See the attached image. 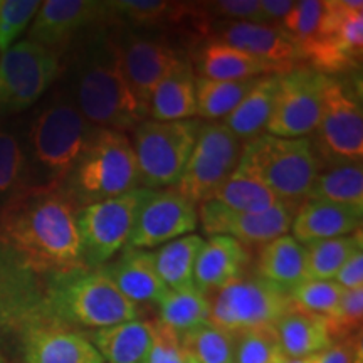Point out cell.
I'll return each mask as SVG.
<instances>
[{"label":"cell","instance_id":"obj_1","mask_svg":"<svg viewBox=\"0 0 363 363\" xmlns=\"http://www.w3.org/2000/svg\"><path fill=\"white\" fill-rule=\"evenodd\" d=\"M76 214L78 207L62 187H27L0 217V242L38 274L81 267Z\"/></svg>","mask_w":363,"mask_h":363},{"label":"cell","instance_id":"obj_2","mask_svg":"<svg viewBox=\"0 0 363 363\" xmlns=\"http://www.w3.org/2000/svg\"><path fill=\"white\" fill-rule=\"evenodd\" d=\"M74 104L84 120L99 130L125 133L148 116L147 106L125 78L111 35H99L81 59Z\"/></svg>","mask_w":363,"mask_h":363},{"label":"cell","instance_id":"obj_3","mask_svg":"<svg viewBox=\"0 0 363 363\" xmlns=\"http://www.w3.org/2000/svg\"><path fill=\"white\" fill-rule=\"evenodd\" d=\"M94 130L72 101L57 99L49 104L30 126L29 153H26L27 185L62 187Z\"/></svg>","mask_w":363,"mask_h":363},{"label":"cell","instance_id":"obj_4","mask_svg":"<svg viewBox=\"0 0 363 363\" xmlns=\"http://www.w3.org/2000/svg\"><path fill=\"white\" fill-rule=\"evenodd\" d=\"M321 167L311 138H281L261 135L242 143L239 174L269 189L281 202L298 211L308 199Z\"/></svg>","mask_w":363,"mask_h":363},{"label":"cell","instance_id":"obj_5","mask_svg":"<svg viewBox=\"0 0 363 363\" xmlns=\"http://www.w3.org/2000/svg\"><path fill=\"white\" fill-rule=\"evenodd\" d=\"M45 308L61 321L94 330L138 316V306L121 294L103 267L81 266L49 274Z\"/></svg>","mask_w":363,"mask_h":363},{"label":"cell","instance_id":"obj_6","mask_svg":"<svg viewBox=\"0 0 363 363\" xmlns=\"http://www.w3.org/2000/svg\"><path fill=\"white\" fill-rule=\"evenodd\" d=\"M138 187V165L131 140L121 131L99 128L91 135L79 162L62 185L78 211Z\"/></svg>","mask_w":363,"mask_h":363},{"label":"cell","instance_id":"obj_7","mask_svg":"<svg viewBox=\"0 0 363 363\" xmlns=\"http://www.w3.org/2000/svg\"><path fill=\"white\" fill-rule=\"evenodd\" d=\"M202 121L145 120L133 130V150L140 187L160 190L175 187L197 142Z\"/></svg>","mask_w":363,"mask_h":363},{"label":"cell","instance_id":"obj_8","mask_svg":"<svg viewBox=\"0 0 363 363\" xmlns=\"http://www.w3.org/2000/svg\"><path fill=\"white\" fill-rule=\"evenodd\" d=\"M150 190L138 187L120 197L91 203L76 214L81 262L89 269L103 267L128 246L130 235Z\"/></svg>","mask_w":363,"mask_h":363},{"label":"cell","instance_id":"obj_9","mask_svg":"<svg viewBox=\"0 0 363 363\" xmlns=\"http://www.w3.org/2000/svg\"><path fill=\"white\" fill-rule=\"evenodd\" d=\"M207 298L211 305L208 321L233 335L272 328L293 306L288 291L259 276H242Z\"/></svg>","mask_w":363,"mask_h":363},{"label":"cell","instance_id":"obj_10","mask_svg":"<svg viewBox=\"0 0 363 363\" xmlns=\"http://www.w3.org/2000/svg\"><path fill=\"white\" fill-rule=\"evenodd\" d=\"M311 140L321 160L362 162L363 110L360 88L352 81L328 76L320 120Z\"/></svg>","mask_w":363,"mask_h":363},{"label":"cell","instance_id":"obj_11","mask_svg":"<svg viewBox=\"0 0 363 363\" xmlns=\"http://www.w3.org/2000/svg\"><path fill=\"white\" fill-rule=\"evenodd\" d=\"M363 54V2L323 0L318 33L305 49V62L326 76L357 69Z\"/></svg>","mask_w":363,"mask_h":363},{"label":"cell","instance_id":"obj_12","mask_svg":"<svg viewBox=\"0 0 363 363\" xmlns=\"http://www.w3.org/2000/svg\"><path fill=\"white\" fill-rule=\"evenodd\" d=\"M242 142L222 121L202 123L197 142L175 189L194 203L211 201L240 160Z\"/></svg>","mask_w":363,"mask_h":363},{"label":"cell","instance_id":"obj_13","mask_svg":"<svg viewBox=\"0 0 363 363\" xmlns=\"http://www.w3.org/2000/svg\"><path fill=\"white\" fill-rule=\"evenodd\" d=\"M59 74V54L26 39L0 56V116L27 110Z\"/></svg>","mask_w":363,"mask_h":363},{"label":"cell","instance_id":"obj_14","mask_svg":"<svg viewBox=\"0 0 363 363\" xmlns=\"http://www.w3.org/2000/svg\"><path fill=\"white\" fill-rule=\"evenodd\" d=\"M328 76L310 66L279 74L267 135L281 138H310L320 120Z\"/></svg>","mask_w":363,"mask_h":363},{"label":"cell","instance_id":"obj_15","mask_svg":"<svg viewBox=\"0 0 363 363\" xmlns=\"http://www.w3.org/2000/svg\"><path fill=\"white\" fill-rule=\"evenodd\" d=\"M197 225V203L182 195L175 187L150 190L126 247L143 251L158 249L170 240L192 234Z\"/></svg>","mask_w":363,"mask_h":363},{"label":"cell","instance_id":"obj_16","mask_svg":"<svg viewBox=\"0 0 363 363\" xmlns=\"http://www.w3.org/2000/svg\"><path fill=\"white\" fill-rule=\"evenodd\" d=\"M197 212L202 230L211 238L225 235L242 246H264L291 230L296 211L286 203H279L262 214H247L233 211L211 199L202 202Z\"/></svg>","mask_w":363,"mask_h":363},{"label":"cell","instance_id":"obj_17","mask_svg":"<svg viewBox=\"0 0 363 363\" xmlns=\"http://www.w3.org/2000/svg\"><path fill=\"white\" fill-rule=\"evenodd\" d=\"M113 43L126 81L145 106L157 84L185 59L174 45L158 38L125 33L113 38Z\"/></svg>","mask_w":363,"mask_h":363},{"label":"cell","instance_id":"obj_18","mask_svg":"<svg viewBox=\"0 0 363 363\" xmlns=\"http://www.w3.org/2000/svg\"><path fill=\"white\" fill-rule=\"evenodd\" d=\"M108 13V4L98 0H45L30 26L29 40L59 54L79 30L106 19Z\"/></svg>","mask_w":363,"mask_h":363},{"label":"cell","instance_id":"obj_19","mask_svg":"<svg viewBox=\"0 0 363 363\" xmlns=\"http://www.w3.org/2000/svg\"><path fill=\"white\" fill-rule=\"evenodd\" d=\"M214 39L252 54L267 65L274 66L279 74L303 66L305 62L299 44L281 26L225 22Z\"/></svg>","mask_w":363,"mask_h":363},{"label":"cell","instance_id":"obj_20","mask_svg":"<svg viewBox=\"0 0 363 363\" xmlns=\"http://www.w3.org/2000/svg\"><path fill=\"white\" fill-rule=\"evenodd\" d=\"M247 247L233 238L214 235L203 240L194 266V286L211 296L242 278L249 264Z\"/></svg>","mask_w":363,"mask_h":363},{"label":"cell","instance_id":"obj_21","mask_svg":"<svg viewBox=\"0 0 363 363\" xmlns=\"http://www.w3.org/2000/svg\"><path fill=\"white\" fill-rule=\"evenodd\" d=\"M24 357L27 363H104L84 335L52 323L27 326Z\"/></svg>","mask_w":363,"mask_h":363},{"label":"cell","instance_id":"obj_22","mask_svg":"<svg viewBox=\"0 0 363 363\" xmlns=\"http://www.w3.org/2000/svg\"><path fill=\"white\" fill-rule=\"evenodd\" d=\"M363 211L325 201H305L294 212L293 238L299 244L343 238L362 230Z\"/></svg>","mask_w":363,"mask_h":363},{"label":"cell","instance_id":"obj_23","mask_svg":"<svg viewBox=\"0 0 363 363\" xmlns=\"http://www.w3.org/2000/svg\"><path fill=\"white\" fill-rule=\"evenodd\" d=\"M103 271L136 306L138 303L158 305L169 291L158 276L152 251L125 247L113 264L103 266Z\"/></svg>","mask_w":363,"mask_h":363},{"label":"cell","instance_id":"obj_24","mask_svg":"<svg viewBox=\"0 0 363 363\" xmlns=\"http://www.w3.org/2000/svg\"><path fill=\"white\" fill-rule=\"evenodd\" d=\"M194 65L182 59L153 89L148 99V116L155 121H182L197 116V94H195Z\"/></svg>","mask_w":363,"mask_h":363},{"label":"cell","instance_id":"obj_25","mask_svg":"<svg viewBox=\"0 0 363 363\" xmlns=\"http://www.w3.org/2000/svg\"><path fill=\"white\" fill-rule=\"evenodd\" d=\"M272 328L281 350L291 358L316 355L333 343L328 320L316 313L303 310L294 303Z\"/></svg>","mask_w":363,"mask_h":363},{"label":"cell","instance_id":"obj_26","mask_svg":"<svg viewBox=\"0 0 363 363\" xmlns=\"http://www.w3.org/2000/svg\"><path fill=\"white\" fill-rule=\"evenodd\" d=\"M197 66L202 78L217 81H240L261 78V76H279L274 66L267 65L252 54L234 48L222 40L211 39L201 48Z\"/></svg>","mask_w":363,"mask_h":363},{"label":"cell","instance_id":"obj_27","mask_svg":"<svg viewBox=\"0 0 363 363\" xmlns=\"http://www.w3.org/2000/svg\"><path fill=\"white\" fill-rule=\"evenodd\" d=\"M256 272V276L267 283L289 293L298 284L308 281L305 246L289 234L271 240L261 246Z\"/></svg>","mask_w":363,"mask_h":363},{"label":"cell","instance_id":"obj_28","mask_svg":"<svg viewBox=\"0 0 363 363\" xmlns=\"http://www.w3.org/2000/svg\"><path fill=\"white\" fill-rule=\"evenodd\" d=\"M152 338L153 321L131 320L94 330L89 342L108 363H143Z\"/></svg>","mask_w":363,"mask_h":363},{"label":"cell","instance_id":"obj_29","mask_svg":"<svg viewBox=\"0 0 363 363\" xmlns=\"http://www.w3.org/2000/svg\"><path fill=\"white\" fill-rule=\"evenodd\" d=\"M306 201H325L363 211L362 162L321 160Z\"/></svg>","mask_w":363,"mask_h":363},{"label":"cell","instance_id":"obj_30","mask_svg":"<svg viewBox=\"0 0 363 363\" xmlns=\"http://www.w3.org/2000/svg\"><path fill=\"white\" fill-rule=\"evenodd\" d=\"M279 76H261L224 123L242 143L264 135L269 121Z\"/></svg>","mask_w":363,"mask_h":363},{"label":"cell","instance_id":"obj_31","mask_svg":"<svg viewBox=\"0 0 363 363\" xmlns=\"http://www.w3.org/2000/svg\"><path fill=\"white\" fill-rule=\"evenodd\" d=\"M203 240L201 235L189 234L163 244L153 252L157 272L167 289L184 291L195 288L194 266Z\"/></svg>","mask_w":363,"mask_h":363},{"label":"cell","instance_id":"obj_32","mask_svg":"<svg viewBox=\"0 0 363 363\" xmlns=\"http://www.w3.org/2000/svg\"><path fill=\"white\" fill-rule=\"evenodd\" d=\"M106 4L113 13H118L131 24L142 27L182 24L189 17H195L202 12L201 4L167 2V0H115Z\"/></svg>","mask_w":363,"mask_h":363},{"label":"cell","instance_id":"obj_33","mask_svg":"<svg viewBox=\"0 0 363 363\" xmlns=\"http://www.w3.org/2000/svg\"><path fill=\"white\" fill-rule=\"evenodd\" d=\"M257 78L240 81H217L197 76V115L208 121H220L229 116L252 88Z\"/></svg>","mask_w":363,"mask_h":363},{"label":"cell","instance_id":"obj_34","mask_svg":"<svg viewBox=\"0 0 363 363\" xmlns=\"http://www.w3.org/2000/svg\"><path fill=\"white\" fill-rule=\"evenodd\" d=\"M362 230L343 238L321 239L303 244L306 251L308 279L333 281L353 252L362 249Z\"/></svg>","mask_w":363,"mask_h":363},{"label":"cell","instance_id":"obj_35","mask_svg":"<svg viewBox=\"0 0 363 363\" xmlns=\"http://www.w3.org/2000/svg\"><path fill=\"white\" fill-rule=\"evenodd\" d=\"M212 201L247 214H262L283 203L269 189L251 177L239 174L238 170L217 189V192L212 195Z\"/></svg>","mask_w":363,"mask_h":363},{"label":"cell","instance_id":"obj_36","mask_svg":"<svg viewBox=\"0 0 363 363\" xmlns=\"http://www.w3.org/2000/svg\"><path fill=\"white\" fill-rule=\"evenodd\" d=\"M179 338L197 363H234L235 337L211 321L182 331Z\"/></svg>","mask_w":363,"mask_h":363},{"label":"cell","instance_id":"obj_37","mask_svg":"<svg viewBox=\"0 0 363 363\" xmlns=\"http://www.w3.org/2000/svg\"><path fill=\"white\" fill-rule=\"evenodd\" d=\"M27 187L24 148L16 135L0 130V217Z\"/></svg>","mask_w":363,"mask_h":363},{"label":"cell","instance_id":"obj_38","mask_svg":"<svg viewBox=\"0 0 363 363\" xmlns=\"http://www.w3.org/2000/svg\"><path fill=\"white\" fill-rule=\"evenodd\" d=\"M160 308V323L169 326L177 333L194 328V326L208 321L211 305L208 298L197 289H184V291H172L169 289L162 301Z\"/></svg>","mask_w":363,"mask_h":363},{"label":"cell","instance_id":"obj_39","mask_svg":"<svg viewBox=\"0 0 363 363\" xmlns=\"http://www.w3.org/2000/svg\"><path fill=\"white\" fill-rule=\"evenodd\" d=\"M345 289L335 281L308 279L289 291L294 305L330 320L340 305Z\"/></svg>","mask_w":363,"mask_h":363},{"label":"cell","instance_id":"obj_40","mask_svg":"<svg viewBox=\"0 0 363 363\" xmlns=\"http://www.w3.org/2000/svg\"><path fill=\"white\" fill-rule=\"evenodd\" d=\"M234 337V363H274L283 355L274 328L242 331Z\"/></svg>","mask_w":363,"mask_h":363},{"label":"cell","instance_id":"obj_41","mask_svg":"<svg viewBox=\"0 0 363 363\" xmlns=\"http://www.w3.org/2000/svg\"><path fill=\"white\" fill-rule=\"evenodd\" d=\"M321 12H323L321 0H299L293 4L291 11L286 13L281 22V27L299 44L303 56H305V49L311 44L318 33Z\"/></svg>","mask_w":363,"mask_h":363},{"label":"cell","instance_id":"obj_42","mask_svg":"<svg viewBox=\"0 0 363 363\" xmlns=\"http://www.w3.org/2000/svg\"><path fill=\"white\" fill-rule=\"evenodd\" d=\"M39 0H0V52L12 48L40 7Z\"/></svg>","mask_w":363,"mask_h":363},{"label":"cell","instance_id":"obj_43","mask_svg":"<svg viewBox=\"0 0 363 363\" xmlns=\"http://www.w3.org/2000/svg\"><path fill=\"white\" fill-rule=\"evenodd\" d=\"M363 321V288L345 289L335 315L328 320L331 338L338 340L362 333Z\"/></svg>","mask_w":363,"mask_h":363},{"label":"cell","instance_id":"obj_44","mask_svg":"<svg viewBox=\"0 0 363 363\" xmlns=\"http://www.w3.org/2000/svg\"><path fill=\"white\" fill-rule=\"evenodd\" d=\"M143 363H197L180 343L179 333L160 321H153V338Z\"/></svg>","mask_w":363,"mask_h":363},{"label":"cell","instance_id":"obj_45","mask_svg":"<svg viewBox=\"0 0 363 363\" xmlns=\"http://www.w3.org/2000/svg\"><path fill=\"white\" fill-rule=\"evenodd\" d=\"M202 7L207 13H214L217 19H224L225 22L267 24L261 0H217V2H202Z\"/></svg>","mask_w":363,"mask_h":363},{"label":"cell","instance_id":"obj_46","mask_svg":"<svg viewBox=\"0 0 363 363\" xmlns=\"http://www.w3.org/2000/svg\"><path fill=\"white\" fill-rule=\"evenodd\" d=\"M316 363H362V333L333 340V343L318 355Z\"/></svg>","mask_w":363,"mask_h":363},{"label":"cell","instance_id":"obj_47","mask_svg":"<svg viewBox=\"0 0 363 363\" xmlns=\"http://www.w3.org/2000/svg\"><path fill=\"white\" fill-rule=\"evenodd\" d=\"M333 281L342 286L343 289L363 288V247L348 257Z\"/></svg>","mask_w":363,"mask_h":363},{"label":"cell","instance_id":"obj_48","mask_svg":"<svg viewBox=\"0 0 363 363\" xmlns=\"http://www.w3.org/2000/svg\"><path fill=\"white\" fill-rule=\"evenodd\" d=\"M291 0H261L262 12H264L266 22L271 26H281L286 13L291 11Z\"/></svg>","mask_w":363,"mask_h":363},{"label":"cell","instance_id":"obj_49","mask_svg":"<svg viewBox=\"0 0 363 363\" xmlns=\"http://www.w3.org/2000/svg\"><path fill=\"white\" fill-rule=\"evenodd\" d=\"M318 355H320V353H316V355H310V357H303V358H291V357H286L283 353V355H281L274 363H316Z\"/></svg>","mask_w":363,"mask_h":363},{"label":"cell","instance_id":"obj_50","mask_svg":"<svg viewBox=\"0 0 363 363\" xmlns=\"http://www.w3.org/2000/svg\"><path fill=\"white\" fill-rule=\"evenodd\" d=\"M0 363H6V360H4V357H2V353H0Z\"/></svg>","mask_w":363,"mask_h":363}]
</instances>
